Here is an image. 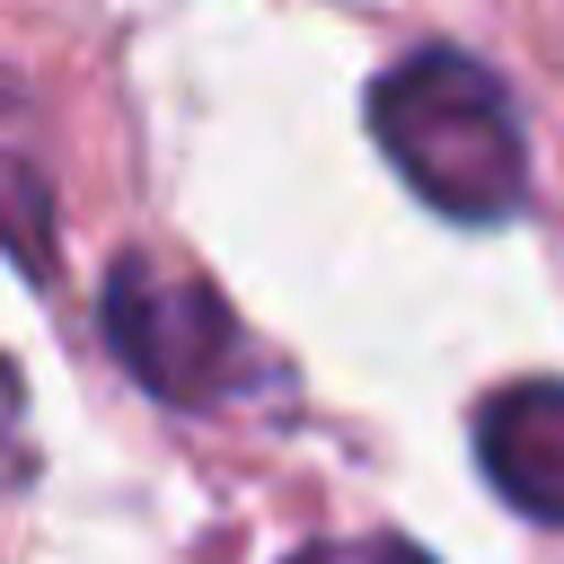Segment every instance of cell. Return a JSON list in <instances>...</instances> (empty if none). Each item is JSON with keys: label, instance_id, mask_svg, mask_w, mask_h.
I'll list each match as a JSON object with an SVG mask.
<instances>
[{"label": "cell", "instance_id": "obj_1", "mask_svg": "<svg viewBox=\"0 0 564 564\" xmlns=\"http://www.w3.org/2000/svg\"><path fill=\"white\" fill-rule=\"evenodd\" d=\"M370 141L397 159V176L449 212V220H502L529 194V150L511 123V97L485 62L432 44L379 70L370 88Z\"/></svg>", "mask_w": 564, "mask_h": 564}, {"label": "cell", "instance_id": "obj_2", "mask_svg": "<svg viewBox=\"0 0 564 564\" xmlns=\"http://www.w3.org/2000/svg\"><path fill=\"white\" fill-rule=\"evenodd\" d=\"M106 344L167 405H212L247 370V344H238V317L220 308V291L159 256H123L106 273Z\"/></svg>", "mask_w": 564, "mask_h": 564}, {"label": "cell", "instance_id": "obj_3", "mask_svg": "<svg viewBox=\"0 0 564 564\" xmlns=\"http://www.w3.org/2000/svg\"><path fill=\"white\" fill-rule=\"evenodd\" d=\"M476 467L520 520L564 529V379H520L476 405Z\"/></svg>", "mask_w": 564, "mask_h": 564}, {"label": "cell", "instance_id": "obj_4", "mask_svg": "<svg viewBox=\"0 0 564 564\" xmlns=\"http://www.w3.org/2000/svg\"><path fill=\"white\" fill-rule=\"evenodd\" d=\"M0 247L26 273H53V203H44V167L26 132H0Z\"/></svg>", "mask_w": 564, "mask_h": 564}, {"label": "cell", "instance_id": "obj_5", "mask_svg": "<svg viewBox=\"0 0 564 564\" xmlns=\"http://www.w3.org/2000/svg\"><path fill=\"white\" fill-rule=\"evenodd\" d=\"M291 564H432V555L405 538H326V546H300Z\"/></svg>", "mask_w": 564, "mask_h": 564}, {"label": "cell", "instance_id": "obj_6", "mask_svg": "<svg viewBox=\"0 0 564 564\" xmlns=\"http://www.w3.org/2000/svg\"><path fill=\"white\" fill-rule=\"evenodd\" d=\"M9 432H18V370L0 361V441H9Z\"/></svg>", "mask_w": 564, "mask_h": 564}]
</instances>
